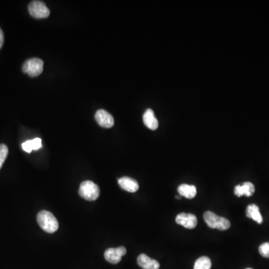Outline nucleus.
Masks as SVG:
<instances>
[{
    "mask_svg": "<svg viewBox=\"0 0 269 269\" xmlns=\"http://www.w3.org/2000/svg\"><path fill=\"white\" fill-rule=\"evenodd\" d=\"M37 222L43 230L48 233H53L59 229V222L50 212L41 211L37 215Z\"/></svg>",
    "mask_w": 269,
    "mask_h": 269,
    "instance_id": "obj_1",
    "label": "nucleus"
},
{
    "mask_svg": "<svg viewBox=\"0 0 269 269\" xmlns=\"http://www.w3.org/2000/svg\"><path fill=\"white\" fill-rule=\"evenodd\" d=\"M204 221L209 228L218 229L219 230H226L230 228L229 220L223 217H219L211 211H207L204 214Z\"/></svg>",
    "mask_w": 269,
    "mask_h": 269,
    "instance_id": "obj_2",
    "label": "nucleus"
},
{
    "mask_svg": "<svg viewBox=\"0 0 269 269\" xmlns=\"http://www.w3.org/2000/svg\"><path fill=\"white\" fill-rule=\"evenodd\" d=\"M100 188L92 181H84L81 183L79 189V194L82 198L88 201H93L99 198Z\"/></svg>",
    "mask_w": 269,
    "mask_h": 269,
    "instance_id": "obj_3",
    "label": "nucleus"
},
{
    "mask_svg": "<svg viewBox=\"0 0 269 269\" xmlns=\"http://www.w3.org/2000/svg\"><path fill=\"white\" fill-rule=\"evenodd\" d=\"M43 62L38 58L28 59L22 65V71L31 77H39L43 72Z\"/></svg>",
    "mask_w": 269,
    "mask_h": 269,
    "instance_id": "obj_4",
    "label": "nucleus"
},
{
    "mask_svg": "<svg viewBox=\"0 0 269 269\" xmlns=\"http://www.w3.org/2000/svg\"><path fill=\"white\" fill-rule=\"evenodd\" d=\"M29 11L31 16L37 19L46 18L50 16V11L46 4L41 1H32L29 5Z\"/></svg>",
    "mask_w": 269,
    "mask_h": 269,
    "instance_id": "obj_5",
    "label": "nucleus"
},
{
    "mask_svg": "<svg viewBox=\"0 0 269 269\" xmlns=\"http://www.w3.org/2000/svg\"><path fill=\"white\" fill-rule=\"evenodd\" d=\"M126 253V248L121 246V247L116 248L107 249L104 253V256L106 261L112 264H118L121 261L122 256H124Z\"/></svg>",
    "mask_w": 269,
    "mask_h": 269,
    "instance_id": "obj_6",
    "label": "nucleus"
},
{
    "mask_svg": "<svg viewBox=\"0 0 269 269\" xmlns=\"http://www.w3.org/2000/svg\"><path fill=\"white\" fill-rule=\"evenodd\" d=\"M176 223L187 229H194L198 225V219L193 214L183 212L176 217Z\"/></svg>",
    "mask_w": 269,
    "mask_h": 269,
    "instance_id": "obj_7",
    "label": "nucleus"
},
{
    "mask_svg": "<svg viewBox=\"0 0 269 269\" xmlns=\"http://www.w3.org/2000/svg\"><path fill=\"white\" fill-rule=\"evenodd\" d=\"M95 119L100 126L103 128L112 127L115 124V120L111 114L103 109H100L96 112Z\"/></svg>",
    "mask_w": 269,
    "mask_h": 269,
    "instance_id": "obj_8",
    "label": "nucleus"
},
{
    "mask_svg": "<svg viewBox=\"0 0 269 269\" xmlns=\"http://www.w3.org/2000/svg\"><path fill=\"white\" fill-rule=\"evenodd\" d=\"M118 184L122 189L131 193L136 192L139 188L138 182L130 177H124L118 179Z\"/></svg>",
    "mask_w": 269,
    "mask_h": 269,
    "instance_id": "obj_9",
    "label": "nucleus"
},
{
    "mask_svg": "<svg viewBox=\"0 0 269 269\" xmlns=\"http://www.w3.org/2000/svg\"><path fill=\"white\" fill-rule=\"evenodd\" d=\"M137 263L139 266L143 269H160V263L156 260L149 257L145 253L138 256Z\"/></svg>",
    "mask_w": 269,
    "mask_h": 269,
    "instance_id": "obj_10",
    "label": "nucleus"
},
{
    "mask_svg": "<svg viewBox=\"0 0 269 269\" xmlns=\"http://www.w3.org/2000/svg\"><path fill=\"white\" fill-rule=\"evenodd\" d=\"M255 187L253 183L250 182L244 183L242 185H238L235 187L234 193L237 197H242L243 195L250 197L254 194Z\"/></svg>",
    "mask_w": 269,
    "mask_h": 269,
    "instance_id": "obj_11",
    "label": "nucleus"
},
{
    "mask_svg": "<svg viewBox=\"0 0 269 269\" xmlns=\"http://www.w3.org/2000/svg\"><path fill=\"white\" fill-rule=\"evenodd\" d=\"M143 121L145 126L151 130H156L159 126V122L152 109L146 110L143 115Z\"/></svg>",
    "mask_w": 269,
    "mask_h": 269,
    "instance_id": "obj_12",
    "label": "nucleus"
},
{
    "mask_svg": "<svg viewBox=\"0 0 269 269\" xmlns=\"http://www.w3.org/2000/svg\"><path fill=\"white\" fill-rule=\"evenodd\" d=\"M246 215L248 218H251L259 225H261L263 222V218L260 213V208L256 204H250L247 207Z\"/></svg>",
    "mask_w": 269,
    "mask_h": 269,
    "instance_id": "obj_13",
    "label": "nucleus"
},
{
    "mask_svg": "<svg viewBox=\"0 0 269 269\" xmlns=\"http://www.w3.org/2000/svg\"><path fill=\"white\" fill-rule=\"evenodd\" d=\"M179 194L180 196L188 198V199H192L196 196L197 188L195 186L188 185V184H182L177 188Z\"/></svg>",
    "mask_w": 269,
    "mask_h": 269,
    "instance_id": "obj_14",
    "label": "nucleus"
},
{
    "mask_svg": "<svg viewBox=\"0 0 269 269\" xmlns=\"http://www.w3.org/2000/svg\"><path fill=\"white\" fill-rule=\"evenodd\" d=\"M42 146L41 139L39 138L32 139V140L26 141L22 144V148L26 153H30L33 150H39Z\"/></svg>",
    "mask_w": 269,
    "mask_h": 269,
    "instance_id": "obj_15",
    "label": "nucleus"
},
{
    "mask_svg": "<svg viewBox=\"0 0 269 269\" xmlns=\"http://www.w3.org/2000/svg\"><path fill=\"white\" fill-rule=\"evenodd\" d=\"M211 266L210 259L207 256H201L194 263V269H210Z\"/></svg>",
    "mask_w": 269,
    "mask_h": 269,
    "instance_id": "obj_16",
    "label": "nucleus"
},
{
    "mask_svg": "<svg viewBox=\"0 0 269 269\" xmlns=\"http://www.w3.org/2000/svg\"><path fill=\"white\" fill-rule=\"evenodd\" d=\"M8 154V148L4 144L0 145V169L2 168Z\"/></svg>",
    "mask_w": 269,
    "mask_h": 269,
    "instance_id": "obj_17",
    "label": "nucleus"
},
{
    "mask_svg": "<svg viewBox=\"0 0 269 269\" xmlns=\"http://www.w3.org/2000/svg\"><path fill=\"white\" fill-rule=\"evenodd\" d=\"M259 252L265 258H269V242L262 244L259 248Z\"/></svg>",
    "mask_w": 269,
    "mask_h": 269,
    "instance_id": "obj_18",
    "label": "nucleus"
},
{
    "mask_svg": "<svg viewBox=\"0 0 269 269\" xmlns=\"http://www.w3.org/2000/svg\"><path fill=\"white\" fill-rule=\"evenodd\" d=\"M4 43V34L2 29L0 28V49L2 47Z\"/></svg>",
    "mask_w": 269,
    "mask_h": 269,
    "instance_id": "obj_19",
    "label": "nucleus"
},
{
    "mask_svg": "<svg viewBox=\"0 0 269 269\" xmlns=\"http://www.w3.org/2000/svg\"><path fill=\"white\" fill-rule=\"evenodd\" d=\"M176 198H177V199H181L182 198V197L181 196H176Z\"/></svg>",
    "mask_w": 269,
    "mask_h": 269,
    "instance_id": "obj_20",
    "label": "nucleus"
},
{
    "mask_svg": "<svg viewBox=\"0 0 269 269\" xmlns=\"http://www.w3.org/2000/svg\"><path fill=\"white\" fill-rule=\"evenodd\" d=\"M250 269V268H248V269Z\"/></svg>",
    "mask_w": 269,
    "mask_h": 269,
    "instance_id": "obj_21",
    "label": "nucleus"
}]
</instances>
